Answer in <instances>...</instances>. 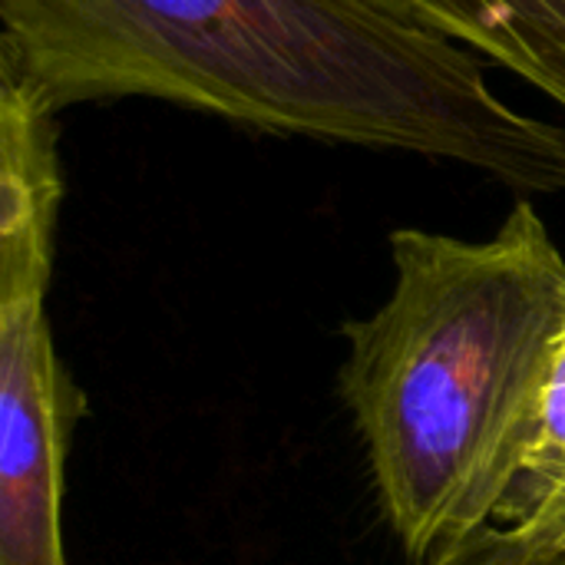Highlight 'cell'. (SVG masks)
<instances>
[{
    "label": "cell",
    "mask_w": 565,
    "mask_h": 565,
    "mask_svg": "<svg viewBox=\"0 0 565 565\" xmlns=\"http://www.w3.org/2000/svg\"><path fill=\"white\" fill-rule=\"evenodd\" d=\"M430 26L565 113V0H371Z\"/></svg>",
    "instance_id": "4"
},
{
    "label": "cell",
    "mask_w": 565,
    "mask_h": 565,
    "mask_svg": "<svg viewBox=\"0 0 565 565\" xmlns=\"http://www.w3.org/2000/svg\"><path fill=\"white\" fill-rule=\"evenodd\" d=\"M497 523L565 556V328L553 354L536 434Z\"/></svg>",
    "instance_id": "5"
},
{
    "label": "cell",
    "mask_w": 565,
    "mask_h": 565,
    "mask_svg": "<svg viewBox=\"0 0 565 565\" xmlns=\"http://www.w3.org/2000/svg\"><path fill=\"white\" fill-rule=\"evenodd\" d=\"M0 66L53 113L142 96L565 192L563 122L516 109L483 56L371 0H0Z\"/></svg>",
    "instance_id": "1"
},
{
    "label": "cell",
    "mask_w": 565,
    "mask_h": 565,
    "mask_svg": "<svg viewBox=\"0 0 565 565\" xmlns=\"http://www.w3.org/2000/svg\"><path fill=\"white\" fill-rule=\"evenodd\" d=\"M60 202L56 113L0 66V565H66L63 467L86 394L46 315Z\"/></svg>",
    "instance_id": "3"
},
{
    "label": "cell",
    "mask_w": 565,
    "mask_h": 565,
    "mask_svg": "<svg viewBox=\"0 0 565 565\" xmlns=\"http://www.w3.org/2000/svg\"><path fill=\"white\" fill-rule=\"evenodd\" d=\"M387 301L341 328L338 397L407 563L500 520L565 328V255L533 199L490 238L397 228Z\"/></svg>",
    "instance_id": "2"
},
{
    "label": "cell",
    "mask_w": 565,
    "mask_h": 565,
    "mask_svg": "<svg viewBox=\"0 0 565 565\" xmlns=\"http://www.w3.org/2000/svg\"><path fill=\"white\" fill-rule=\"evenodd\" d=\"M430 565H565V556L533 543L513 526H487L467 543L447 550Z\"/></svg>",
    "instance_id": "6"
}]
</instances>
